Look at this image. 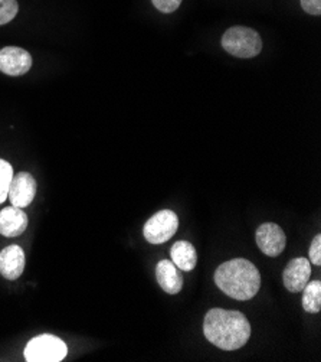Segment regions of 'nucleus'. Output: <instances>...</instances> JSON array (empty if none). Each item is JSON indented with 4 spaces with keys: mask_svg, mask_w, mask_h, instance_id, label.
I'll use <instances>...</instances> for the list:
<instances>
[{
    "mask_svg": "<svg viewBox=\"0 0 321 362\" xmlns=\"http://www.w3.org/2000/svg\"><path fill=\"white\" fill-rule=\"evenodd\" d=\"M203 334L215 346L224 351H235L249 341L251 325L238 310L212 309L205 316Z\"/></svg>",
    "mask_w": 321,
    "mask_h": 362,
    "instance_id": "1",
    "label": "nucleus"
},
{
    "mask_svg": "<svg viewBox=\"0 0 321 362\" xmlns=\"http://www.w3.org/2000/svg\"><path fill=\"white\" fill-rule=\"evenodd\" d=\"M215 283L235 300L253 299L261 287L260 270L245 259H234L221 264L215 272Z\"/></svg>",
    "mask_w": 321,
    "mask_h": 362,
    "instance_id": "2",
    "label": "nucleus"
},
{
    "mask_svg": "<svg viewBox=\"0 0 321 362\" xmlns=\"http://www.w3.org/2000/svg\"><path fill=\"white\" fill-rule=\"evenodd\" d=\"M222 48L242 59L254 58L262 51V40L257 30L246 26H232L222 36Z\"/></svg>",
    "mask_w": 321,
    "mask_h": 362,
    "instance_id": "3",
    "label": "nucleus"
},
{
    "mask_svg": "<svg viewBox=\"0 0 321 362\" xmlns=\"http://www.w3.org/2000/svg\"><path fill=\"white\" fill-rule=\"evenodd\" d=\"M66 354L65 342L54 335L35 337L25 348V359L28 362H61Z\"/></svg>",
    "mask_w": 321,
    "mask_h": 362,
    "instance_id": "4",
    "label": "nucleus"
},
{
    "mask_svg": "<svg viewBox=\"0 0 321 362\" xmlns=\"http://www.w3.org/2000/svg\"><path fill=\"white\" fill-rule=\"evenodd\" d=\"M179 228V218L170 209H163L155 214L145 224L143 234L150 244H163L169 241Z\"/></svg>",
    "mask_w": 321,
    "mask_h": 362,
    "instance_id": "5",
    "label": "nucleus"
},
{
    "mask_svg": "<svg viewBox=\"0 0 321 362\" xmlns=\"http://www.w3.org/2000/svg\"><path fill=\"white\" fill-rule=\"evenodd\" d=\"M32 66V57L28 51L18 47L0 49V71L11 77L25 76Z\"/></svg>",
    "mask_w": 321,
    "mask_h": 362,
    "instance_id": "6",
    "label": "nucleus"
},
{
    "mask_svg": "<svg viewBox=\"0 0 321 362\" xmlns=\"http://www.w3.org/2000/svg\"><path fill=\"white\" fill-rule=\"evenodd\" d=\"M257 244L265 256L277 257L287 245V237L275 223H265L257 230Z\"/></svg>",
    "mask_w": 321,
    "mask_h": 362,
    "instance_id": "7",
    "label": "nucleus"
},
{
    "mask_svg": "<svg viewBox=\"0 0 321 362\" xmlns=\"http://www.w3.org/2000/svg\"><path fill=\"white\" fill-rule=\"evenodd\" d=\"M37 195V180L28 172H20L13 176L8 198L13 206L26 208Z\"/></svg>",
    "mask_w": 321,
    "mask_h": 362,
    "instance_id": "8",
    "label": "nucleus"
},
{
    "mask_svg": "<svg viewBox=\"0 0 321 362\" xmlns=\"http://www.w3.org/2000/svg\"><path fill=\"white\" fill-rule=\"evenodd\" d=\"M310 276H311V263L308 262V259L297 257L287 264V267H285L282 273L284 286L291 293H300L303 292L305 284L310 281Z\"/></svg>",
    "mask_w": 321,
    "mask_h": 362,
    "instance_id": "9",
    "label": "nucleus"
},
{
    "mask_svg": "<svg viewBox=\"0 0 321 362\" xmlns=\"http://www.w3.org/2000/svg\"><path fill=\"white\" fill-rule=\"evenodd\" d=\"M25 252L19 245H9L0 251V274L8 280H16L25 270Z\"/></svg>",
    "mask_w": 321,
    "mask_h": 362,
    "instance_id": "10",
    "label": "nucleus"
},
{
    "mask_svg": "<svg viewBox=\"0 0 321 362\" xmlns=\"http://www.w3.org/2000/svg\"><path fill=\"white\" fill-rule=\"evenodd\" d=\"M28 228V215L22 208L8 206L0 211V234L13 238Z\"/></svg>",
    "mask_w": 321,
    "mask_h": 362,
    "instance_id": "11",
    "label": "nucleus"
},
{
    "mask_svg": "<svg viewBox=\"0 0 321 362\" xmlns=\"http://www.w3.org/2000/svg\"><path fill=\"white\" fill-rule=\"evenodd\" d=\"M156 277L163 291L169 295H177L183 287V277L170 260H162L156 267Z\"/></svg>",
    "mask_w": 321,
    "mask_h": 362,
    "instance_id": "12",
    "label": "nucleus"
},
{
    "mask_svg": "<svg viewBox=\"0 0 321 362\" xmlns=\"http://www.w3.org/2000/svg\"><path fill=\"white\" fill-rule=\"evenodd\" d=\"M171 262L174 266L185 272H192L196 267L198 263V252L193 247V244L188 241H177L173 244L171 250Z\"/></svg>",
    "mask_w": 321,
    "mask_h": 362,
    "instance_id": "13",
    "label": "nucleus"
},
{
    "mask_svg": "<svg viewBox=\"0 0 321 362\" xmlns=\"http://www.w3.org/2000/svg\"><path fill=\"white\" fill-rule=\"evenodd\" d=\"M303 308L307 313H318L321 310V281H308L303 288Z\"/></svg>",
    "mask_w": 321,
    "mask_h": 362,
    "instance_id": "14",
    "label": "nucleus"
},
{
    "mask_svg": "<svg viewBox=\"0 0 321 362\" xmlns=\"http://www.w3.org/2000/svg\"><path fill=\"white\" fill-rule=\"evenodd\" d=\"M12 179H13V169L11 163L0 159V204H4L8 199Z\"/></svg>",
    "mask_w": 321,
    "mask_h": 362,
    "instance_id": "15",
    "label": "nucleus"
},
{
    "mask_svg": "<svg viewBox=\"0 0 321 362\" xmlns=\"http://www.w3.org/2000/svg\"><path fill=\"white\" fill-rule=\"evenodd\" d=\"M16 0H0V26L9 23L18 15Z\"/></svg>",
    "mask_w": 321,
    "mask_h": 362,
    "instance_id": "16",
    "label": "nucleus"
},
{
    "mask_svg": "<svg viewBox=\"0 0 321 362\" xmlns=\"http://www.w3.org/2000/svg\"><path fill=\"white\" fill-rule=\"evenodd\" d=\"M308 262L313 263L314 266L321 264V235L320 234H317L311 241L310 251H308Z\"/></svg>",
    "mask_w": 321,
    "mask_h": 362,
    "instance_id": "17",
    "label": "nucleus"
},
{
    "mask_svg": "<svg viewBox=\"0 0 321 362\" xmlns=\"http://www.w3.org/2000/svg\"><path fill=\"white\" fill-rule=\"evenodd\" d=\"M183 0H152V4L157 11L162 13H173L174 11L179 9Z\"/></svg>",
    "mask_w": 321,
    "mask_h": 362,
    "instance_id": "18",
    "label": "nucleus"
},
{
    "mask_svg": "<svg viewBox=\"0 0 321 362\" xmlns=\"http://www.w3.org/2000/svg\"><path fill=\"white\" fill-rule=\"evenodd\" d=\"M300 4L305 13L314 16L321 15V0H300Z\"/></svg>",
    "mask_w": 321,
    "mask_h": 362,
    "instance_id": "19",
    "label": "nucleus"
}]
</instances>
